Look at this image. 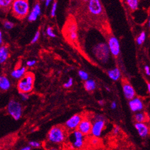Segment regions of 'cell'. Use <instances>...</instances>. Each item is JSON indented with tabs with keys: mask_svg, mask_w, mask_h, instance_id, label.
Here are the masks:
<instances>
[{
	"mask_svg": "<svg viewBox=\"0 0 150 150\" xmlns=\"http://www.w3.org/2000/svg\"><path fill=\"white\" fill-rule=\"evenodd\" d=\"M2 42H3V36H2V33L1 31L0 32V43L2 44Z\"/></svg>",
	"mask_w": 150,
	"mask_h": 150,
	"instance_id": "41",
	"label": "cell"
},
{
	"mask_svg": "<svg viewBox=\"0 0 150 150\" xmlns=\"http://www.w3.org/2000/svg\"><path fill=\"white\" fill-rule=\"evenodd\" d=\"M25 72H26L25 67H21L20 68L16 69L13 71L11 73V75L14 77V79H19L24 75V74H25Z\"/></svg>",
	"mask_w": 150,
	"mask_h": 150,
	"instance_id": "17",
	"label": "cell"
},
{
	"mask_svg": "<svg viewBox=\"0 0 150 150\" xmlns=\"http://www.w3.org/2000/svg\"><path fill=\"white\" fill-rule=\"evenodd\" d=\"M20 95H21V99H22L23 101H27L29 98V96H28V93H20Z\"/></svg>",
	"mask_w": 150,
	"mask_h": 150,
	"instance_id": "33",
	"label": "cell"
},
{
	"mask_svg": "<svg viewBox=\"0 0 150 150\" xmlns=\"http://www.w3.org/2000/svg\"><path fill=\"white\" fill-rule=\"evenodd\" d=\"M108 75L111 80L117 81L121 77V72L119 69L114 68L108 71Z\"/></svg>",
	"mask_w": 150,
	"mask_h": 150,
	"instance_id": "16",
	"label": "cell"
},
{
	"mask_svg": "<svg viewBox=\"0 0 150 150\" xmlns=\"http://www.w3.org/2000/svg\"><path fill=\"white\" fill-rule=\"evenodd\" d=\"M41 14V7L39 4H36L34 6L32 11L29 13L28 17V20L29 21H34L37 19L38 16Z\"/></svg>",
	"mask_w": 150,
	"mask_h": 150,
	"instance_id": "14",
	"label": "cell"
},
{
	"mask_svg": "<svg viewBox=\"0 0 150 150\" xmlns=\"http://www.w3.org/2000/svg\"><path fill=\"white\" fill-rule=\"evenodd\" d=\"M73 85V79L72 78H69L66 83L64 84V87L66 88H69L71 87Z\"/></svg>",
	"mask_w": 150,
	"mask_h": 150,
	"instance_id": "30",
	"label": "cell"
},
{
	"mask_svg": "<svg viewBox=\"0 0 150 150\" xmlns=\"http://www.w3.org/2000/svg\"><path fill=\"white\" fill-rule=\"evenodd\" d=\"M3 26L6 29H10L14 27V23L11 22L9 21H5L3 23Z\"/></svg>",
	"mask_w": 150,
	"mask_h": 150,
	"instance_id": "27",
	"label": "cell"
},
{
	"mask_svg": "<svg viewBox=\"0 0 150 150\" xmlns=\"http://www.w3.org/2000/svg\"><path fill=\"white\" fill-rule=\"evenodd\" d=\"M21 150H30L31 149V147H29V146H27V147H23L21 149Z\"/></svg>",
	"mask_w": 150,
	"mask_h": 150,
	"instance_id": "40",
	"label": "cell"
},
{
	"mask_svg": "<svg viewBox=\"0 0 150 150\" xmlns=\"http://www.w3.org/2000/svg\"><path fill=\"white\" fill-rule=\"evenodd\" d=\"M110 53L115 57H117L120 52V46L118 39L115 37H111L108 42Z\"/></svg>",
	"mask_w": 150,
	"mask_h": 150,
	"instance_id": "8",
	"label": "cell"
},
{
	"mask_svg": "<svg viewBox=\"0 0 150 150\" xmlns=\"http://www.w3.org/2000/svg\"><path fill=\"white\" fill-rule=\"evenodd\" d=\"M8 113L15 120H19L22 113V107L19 102L12 100L7 105Z\"/></svg>",
	"mask_w": 150,
	"mask_h": 150,
	"instance_id": "5",
	"label": "cell"
},
{
	"mask_svg": "<svg viewBox=\"0 0 150 150\" xmlns=\"http://www.w3.org/2000/svg\"><path fill=\"white\" fill-rule=\"evenodd\" d=\"M39 36H40V33L39 31H37L35 34V35H34L33 39H32L31 41V44H34V43H36L38 39H39Z\"/></svg>",
	"mask_w": 150,
	"mask_h": 150,
	"instance_id": "31",
	"label": "cell"
},
{
	"mask_svg": "<svg viewBox=\"0 0 150 150\" xmlns=\"http://www.w3.org/2000/svg\"><path fill=\"white\" fill-rule=\"evenodd\" d=\"M81 120H82V118H81V116L79 115H74L66 122V126L69 129H74L78 127Z\"/></svg>",
	"mask_w": 150,
	"mask_h": 150,
	"instance_id": "9",
	"label": "cell"
},
{
	"mask_svg": "<svg viewBox=\"0 0 150 150\" xmlns=\"http://www.w3.org/2000/svg\"><path fill=\"white\" fill-rule=\"evenodd\" d=\"M65 132L63 128L55 126L50 129L48 134V139L53 143H61L65 139Z\"/></svg>",
	"mask_w": 150,
	"mask_h": 150,
	"instance_id": "3",
	"label": "cell"
},
{
	"mask_svg": "<svg viewBox=\"0 0 150 150\" xmlns=\"http://www.w3.org/2000/svg\"><path fill=\"white\" fill-rule=\"evenodd\" d=\"M34 77L31 74H28L19 81L18 89L20 93H28L31 92L33 88Z\"/></svg>",
	"mask_w": 150,
	"mask_h": 150,
	"instance_id": "4",
	"label": "cell"
},
{
	"mask_svg": "<svg viewBox=\"0 0 150 150\" xmlns=\"http://www.w3.org/2000/svg\"><path fill=\"white\" fill-rule=\"evenodd\" d=\"M111 108L112 109H115L117 108V103H116L115 102H113L112 103H111Z\"/></svg>",
	"mask_w": 150,
	"mask_h": 150,
	"instance_id": "37",
	"label": "cell"
},
{
	"mask_svg": "<svg viewBox=\"0 0 150 150\" xmlns=\"http://www.w3.org/2000/svg\"><path fill=\"white\" fill-rule=\"evenodd\" d=\"M105 126V121L104 119L100 117L93 123L91 134L93 136L98 137L101 135V133Z\"/></svg>",
	"mask_w": 150,
	"mask_h": 150,
	"instance_id": "7",
	"label": "cell"
},
{
	"mask_svg": "<svg viewBox=\"0 0 150 150\" xmlns=\"http://www.w3.org/2000/svg\"><path fill=\"white\" fill-rule=\"evenodd\" d=\"M128 7L131 10L135 11L139 7V0H126Z\"/></svg>",
	"mask_w": 150,
	"mask_h": 150,
	"instance_id": "21",
	"label": "cell"
},
{
	"mask_svg": "<svg viewBox=\"0 0 150 150\" xmlns=\"http://www.w3.org/2000/svg\"><path fill=\"white\" fill-rule=\"evenodd\" d=\"M14 0H0V7L3 10H8L12 6Z\"/></svg>",
	"mask_w": 150,
	"mask_h": 150,
	"instance_id": "20",
	"label": "cell"
},
{
	"mask_svg": "<svg viewBox=\"0 0 150 150\" xmlns=\"http://www.w3.org/2000/svg\"><path fill=\"white\" fill-rule=\"evenodd\" d=\"M98 143V140L97 139H93L92 140V144L93 145H96Z\"/></svg>",
	"mask_w": 150,
	"mask_h": 150,
	"instance_id": "38",
	"label": "cell"
},
{
	"mask_svg": "<svg viewBox=\"0 0 150 150\" xmlns=\"http://www.w3.org/2000/svg\"><path fill=\"white\" fill-rule=\"evenodd\" d=\"M42 1H45V0H42Z\"/></svg>",
	"mask_w": 150,
	"mask_h": 150,
	"instance_id": "47",
	"label": "cell"
},
{
	"mask_svg": "<svg viewBox=\"0 0 150 150\" xmlns=\"http://www.w3.org/2000/svg\"><path fill=\"white\" fill-rule=\"evenodd\" d=\"M69 36L71 39L72 41H75L77 37L76 26L75 25H71L69 28Z\"/></svg>",
	"mask_w": 150,
	"mask_h": 150,
	"instance_id": "23",
	"label": "cell"
},
{
	"mask_svg": "<svg viewBox=\"0 0 150 150\" xmlns=\"http://www.w3.org/2000/svg\"><path fill=\"white\" fill-rule=\"evenodd\" d=\"M8 49L6 46H1L0 48V63L5 62L8 58Z\"/></svg>",
	"mask_w": 150,
	"mask_h": 150,
	"instance_id": "18",
	"label": "cell"
},
{
	"mask_svg": "<svg viewBox=\"0 0 150 150\" xmlns=\"http://www.w3.org/2000/svg\"><path fill=\"white\" fill-rule=\"evenodd\" d=\"M84 87L87 91H92L96 88V83L93 80H87L85 82Z\"/></svg>",
	"mask_w": 150,
	"mask_h": 150,
	"instance_id": "19",
	"label": "cell"
},
{
	"mask_svg": "<svg viewBox=\"0 0 150 150\" xmlns=\"http://www.w3.org/2000/svg\"><path fill=\"white\" fill-rule=\"evenodd\" d=\"M73 145L76 148H80L83 145V139H74Z\"/></svg>",
	"mask_w": 150,
	"mask_h": 150,
	"instance_id": "25",
	"label": "cell"
},
{
	"mask_svg": "<svg viewBox=\"0 0 150 150\" xmlns=\"http://www.w3.org/2000/svg\"><path fill=\"white\" fill-rule=\"evenodd\" d=\"M106 89H107V91H110V89H109V88H106Z\"/></svg>",
	"mask_w": 150,
	"mask_h": 150,
	"instance_id": "45",
	"label": "cell"
},
{
	"mask_svg": "<svg viewBox=\"0 0 150 150\" xmlns=\"http://www.w3.org/2000/svg\"><path fill=\"white\" fill-rule=\"evenodd\" d=\"M36 61H35V60H31V61H27V66H29V67H31V66H33L34 64H36Z\"/></svg>",
	"mask_w": 150,
	"mask_h": 150,
	"instance_id": "34",
	"label": "cell"
},
{
	"mask_svg": "<svg viewBox=\"0 0 150 150\" xmlns=\"http://www.w3.org/2000/svg\"><path fill=\"white\" fill-rule=\"evenodd\" d=\"M123 91L124 94V96L128 100H131L134 98L135 95V90L132 86L128 83L124 84L123 86Z\"/></svg>",
	"mask_w": 150,
	"mask_h": 150,
	"instance_id": "12",
	"label": "cell"
},
{
	"mask_svg": "<svg viewBox=\"0 0 150 150\" xmlns=\"http://www.w3.org/2000/svg\"><path fill=\"white\" fill-rule=\"evenodd\" d=\"M119 132V127L116 126V127L114 128V129H113V134H118Z\"/></svg>",
	"mask_w": 150,
	"mask_h": 150,
	"instance_id": "36",
	"label": "cell"
},
{
	"mask_svg": "<svg viewBox=\"0 0 150 150\" xmlns=\"http://www.w3.org/2000/svg\"><path fill=\"white\" fill-rule=\"evenodd\" d=\"M53 0H45V6H49L50 3Z\"/></svg>",
	"mask_w": 150,
	"mask_h": 150,
	"instance_id": "39",
	"label": "cell"
},
{
	"mask_svg": "<svg viewBox=\"0 0 150 150\" xmlns=\"http://www.w3.org/2000/svg\"><path fill=\"white\" fill-rule=\"evenodd\" d=\"M57 2H55L53 5H52V7H51V17H55L56 15V11H57Z\"/></svg>",
	"mask_w": 150,
	"mask_h": 150,
	"instance_id": "28",
	"label": "cell"
},
{
	"mask_svg": "<svg viewBox=\"0 0 150 150\" xmlns=\"http://www.w3.org/2000/svg\"><path fill=\"white\" fill-rule=\"evenodd\" d=\"M99 104L101 105H104V101L101 100V101H99Z\"/></svg>",
	"mask_w": 150,
	"mask_h": 150,
	"instance_id": "42",
	"label": "cell"
},
{
	"mask_svg": "<svg viewBox=\"0 0 150 150\" xmlns=\"http://www.w3.org/2000/svg\"><path fill=\"white\" fill-rule=\"evenodd\" d=\"M88 7L90 13L95 15H100L103 11L101 0H89Z\"/></svg>",
	"mask_w": 150,
	"mask_h": 150,
	"instance_id": "6",
	"label": "cell"
},
{
	"mask_svg": "<svg viewBox=\"0 0 150 150\" xmlns=\"http://www.w3.org/2000/svg\"><path fill=\"white\" fill-rule=\"evenodd\" d=\"M149 27H150V17H149Z\"/></svg>",
	"mask_w": 150,
	"mask_h": 150,
	"instance_id": "44",
	"label": "cell"
},
{
	"mask_svg": "<svg viewBox=\"0 0 150 150\" xmlns=\"http://www.w3.org/2000/svg\"><path fill=\"white\" fill-rule=\"evenodd\" d=\"M13 14L19 19L27 16L29 11L28 0H14L12 4Z\"/></svg>",
	"mask_w": 150,
	"mask_h": 150,
	"instance_id": "1",
	"label": "cell"
},
{
	"mask_svg": "<svg viewBox=\"0 0 150 150\" xmlns=\"http://www.w3.org/2000/svg\"><path fill=\"white\" fill-rule=\"evenodd\" d=\"M135 127L138 132L139 134L141 137H147L149 133V128L147 124L144 123H136Z\"/></svg>",
	"mask_w": 150,
	"mask_h": 150,
	"instance_id": "13",
	"label": "cell"
},
{
	"mask_svg": "<svg viewBox=\"0 0 150 150\" xmlns=\"http://www.w3.org/2000/svg\"><path fill=\"white\" fill-rule=\"evenodd\" d=\"M11 87V83L9 79L5 76L0 77V88L3 91H7Z\"/></svg>",
	"mask_w": 150,
	"mask_h": 150,
	"instance_id": "15",
	"label": "cell"
},
{
	"mask_svg": "<svg viewBox=\"0 0 150 150\" xmlns=\"http://www.w3.org/2000/svg\"><path fill=\"white\" fill-rule=\"evenodd\" d=\"M145 71L146 74L147 75H150V68L148 66H145Z\"/></svg>",
	"mask_w": 150,
	"mask_h": 150,
	"instance_id": "35",
	"label": "cell"
},
{
	"mask_svg": "<svg viewBox=\"0 0 150 150\" xmlns=\"http://www.w3.org/2000/svg\"><path fill=\"white\" fill-rule=\"evenodd\" d=\"M93 51L96 58L100 61L106 63L108 61L110 51L109 45L105 43H99L94 47Z\"/></svg>",
	"mask_w": 150,
	"mask_h": 150,
	"instance_id": "2",
	"label": "cell"
},
{
	"mask_svg": "<svg viewBox=\"0 0 150 150\" xmlns=\"http://www.w3.org/2000/svg\"><path fill=\"white\" fill-rule=\"evenodd\" d=\"M93 124L89 120L83 119L81 120L80 124L78 126V130L82 132L84 135H88L91 132Z\"/></svg>",
	"mask_w": 150,
	"mask_h": 150,
	"instance_id": "10",
	"label": "cell"
},
{
	"mask_svg": "<svg viewBox=\"0 0 150 150\" xmlns=\"http://www.w3.org/2000/svg\"><path fill=\"white\" fill-rule=\"evenodd\" d=\"M129 105L131 110L132 111H134V112L140 111L143 108L142 101H141L140 99L138 97L133 98L132 99L130 100L129 102Z\"/></svg>",
	"mask_w": 150,
	"mask_h": 150,
	"instance_id": "11",
	"label": "cell"
},
{
	"mask_svg": "<svg viewBox=\"0 0 150 150\" xmlns=\"http://www.w3.org/2000/svg\"><path fill=\"white\" fill-rule=\"evenodd\" d=\"M29 144L31 146V147H34V148H38V147H40V145L41 144L37 142V141H30V142L29 143Z\"/></svg>",
	"mask_w": 150,
	"mask_h": 150,
	"instance_id": "32",
	"label": "cell"
},
{
	"mask_svg": "<svg viewBox=\"0 0 150 150\" xmlns=\"http://www.w3.org/2000/svg\"><path fill=\"white\" fill-rule=\"evenodd\" d=\"M134 118L137 123H144L147 121V115L144 113H137Z\"/></svg>",
	"mask_w": 150,
	"mask_h": 150,
	"instance_id": "22",
	"label": "cell"
},
{
	"mask_svg": "<svg viewBox=\"0 0 150 150\" xmlns=\"http://www.w3.org/2000/svg\"><path fill=\"white\" fill-rule=\"evenodd\" d=\"M47 35H48L49 36L51 37H56V35L55 34L53 33V31L52 28H51V27H48L47 29Z\"/></svg>",
	"mask_w": 150,
	"mask_h": 150,
	"instance_id": "29",
	"label": "cell"
},
{
	"mask_svg": "<svg viewBox=\"0 0 150 150\" xmlns=\"http://www.w3.org/2000/svg\"><path fill=\"white\" fill-rule=\"evenodd\" d=\"M148 91H149V93L150 94V83H148Z\"/></svg>",
	"mask_w": 150,
	"mask_h": 150,
	"instance_id": "43",
	"label": "cell"
},
{
	"mask_svg": "<svg viewBox=\"0 0 150 150\" xmlns=\"http://www.w3.org/2000/svg\"><path fill=\"white\" fill-rule=\"evenodd\" d=\"M79 75L80 78L83 80H87L88 79V74L87 72L83 71H79Z\"/></svg>",
	"mask_w": 150,
	"mask_h": 150,
	"instance_id": "26",
	"label": "cell"
},
{
	"mask_svg": "<svg viewBox=\"0 0 150 150\" xmlns=\"http://www.w3.org/2000/svg\"><path fill=\"white\" fill-rule=\"evenodd\" d=\"M83 1H89V0H83Z\"/></svg>",
	"mask_w": 150,
	"mask_h": 150,
	"instance_id": "46",
	"label": "cell"
},
{
	"mask_svg": "<svg viewBox=\"0 0 150 150\" xmlns=\"http://www.w3.org/2000/svg\"><path fill=\"white\" fill-rule=\"evenodd\" d=\"M145 39H146V33L145 31L141 32L139 36L137 37L136 41L138 45H141L143 44V43L145 42Z\"/></svg>",
	"mask_w": 150,
	"mask_h": 150,
	"instance_id": "24",
	"label": "cell"
}]
</instances>
